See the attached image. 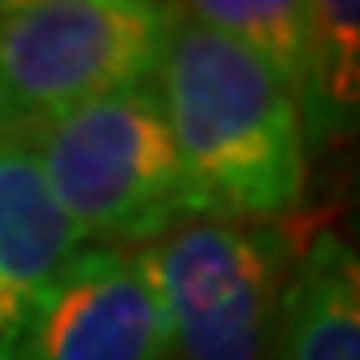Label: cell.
Instances as JSON below:
<instances>
[{
	"mask_svg": "<svg viewBox=\"0 0 360 360\" xmlns=\"http://www.w3.org/2000/svg\"><path fill=\"white\" fill-rule=\"evenodd\" d=\"M157 96L200 217L287 221L308 200V135L295 91L183 13Z\"/></svg>",
	"mask_w": 360,
	"mask_h": 360,
	"instance_id": "obj_1",
	"label": "cell"
},
{
	"mask_svg": "<svg viewBox=\"0 0 360 360\" xmlns=\"http://www.w3.org/2000/svg\"><path fill=\"white\" fill-rule=\"evenodd\" d=\"M83 248L139 252L200 221L195 191L174 152L157 83L18 131Z\"/></svg>",
	"mask_w": 360,
	"mask_h": 360,
	"instance_id": "obj_2",
	"label": "cell"
},
{
	"mask_svg": "<svg viewBox=\"0 0 360 360\" xmlns=\"http://www.w3.org/2000/svg\"><path fill=\"white\" fill-rule=\"evenodd\" d=\"M183 5L0 0V87L18 131L157 83Z\"/></svg>",
	"mask_w": 360,
	"mask_h": 360,
	"instance_id": "obj_3",
	"label": "cell"
},
{
	"mask_svg": "<svg viewBox=\"0 0 360 360\" xmlns=\"http://www.w3.org/2000/svg\"><path fill=\"white\" fill-rule=\"evenodd\" d=\"M139 252L165 304L174 360H269L278 300L300 261L287 221L200 217Z\"/></svg>",
	"mask_w": 360,
	"mask_h": 360,
	"instance_id": "obj_4",
	"label": "cell"
},
{
	"mask_svg": "<svg viewBox=\"0 0 360 360\" xmlns=\"http://www.w3.org/2000/svg\"><path fill=\"white\" fill-rule=\"evenodd\" d=\"M9 360H174L143 252L83 248L22 317Z\"/></svg>",
	"mask_w": 360,
	"mask_h": 360,
	"instance_id": "obj_5",
	"label": "cell"
},
{
	"mask_svg": "<svg viewBox=\"0 0 360 360\" xmlns=\"http://www.w3.org/2000/svg\"><path fill=\"white\" fill-rule=\"evenodd\" d=\"M79 252L83 239L61 213L31 143L22 135L0 139V300L13 326Z\"/></svg>",
	"mask_w": 360,
	"mask_h": 360,
	"instance_id": "obj_6",
	"label": "cell"
},
{
	"mask_svg": "<svg viewBox=\"0 0 360 360\" xmlns=\"http://www.w3.org/2000/svg\"><path fill=\"white\" fill-rule=\"evenodd\" d=\"M269 360H360V248L321 230L282 287Z\"/></svg>",
	"mask_w": 360,
	"mask_h": 360,
	"instance_id": "obj_7",
	"label": "cell"
},
{
	"mask_svg": "<svg viewBox=\"0 0 360 360\" xmlns=\"http://www.w3.org/2000/svg\"><path fill=\"white\" fill-rule=\"evenodd\" d=\"M295 96L308 143L360 131V0H308V57Z\"/></svg>",
	"mask_w": 360,
	"mask_h": 360,
	"instance_id": "obj_8",
	"label": "cell"
},
{
	"mask_svg": "<svg viewBox=\"0 0 360 360\" xmlns=\"http://www.w3.org/2000/svg\"><path fill=\"white\" fill-rule=\"evenodd\" d=\"M183 13L243 48L291 91H300L308 57V0H195L183 5Z\"/></svg>",
	"mask_w": 360,
	"mask_h": 360,
	"instance_id": "obj_9",
	"label": "cell"
},
{
	"mask_svg": "<svg viewBox=\"0 0 360 360\" xmlns=\"http://www.w3.org/2000/svg\"><path fill=\"white\" fill-rule=\"evenodd\" d=\"M13 334H18V326H13V317H9L5 300H0V360H9V343H13Z\"/></svg>",
	"mask_w": 360,
	"mask_h": 360,
	"instance_id": "obj_10",
	"label": "cell"
},
{
	"mask_svg": "<svg viewBox=\"0 0 360 360\" xmlns=\"http://www.w3.org/2000/svg\"><path fill=\"white\" fill-rule=\"evenodd\" d=\"M9 135H18V117H13V105H9L5 87H0V139H9Z\"/></svg>",
	"mask_w": 360,
	"mask_h": 360,
	"instance_id": "obj_11",
	"label": "cell"
},
{
	"mask_svg": "<svg viewBox=\"0 0 360 360\" xmlns=\"http://www.w3.org/2000/svg\"><path fill=\"white\" fill-rule=\"evenodd\" d=\"M352 221H356V235H360V209H356V217H352Z\"/></svg>",
	"mask_w": 360,
	"mask_h": 360,
	"instance_id": "obj_12",
	"label": "cell"
}]
</instances>
